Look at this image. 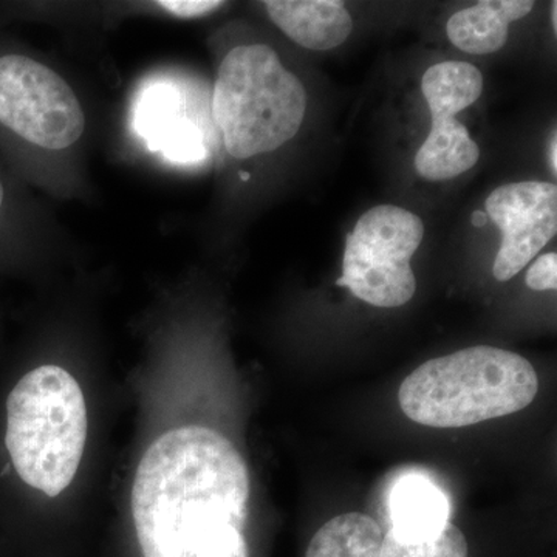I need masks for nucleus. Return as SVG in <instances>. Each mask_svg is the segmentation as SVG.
Returning a JSON list of instances; mask_svg holds the SVG:
<instances>
[{
	"mask_svg": "<svg viewBox=\"0 0 557 557\" xmlns=\"http://www.w3.org/2000/svg\"><path fill=\"white\" fill-rule=\"evenodd\" d=\"M424 237V223L408 209L380 205L359 218L348 233L343 274L346 287L369 306L395 309L416 296L410 260Z\"/></svg>",
	"mask_w": 557,
	"mask_h": 557,
	"instance_id": "5",
	"label": "nucleus"
},
{
	"mask_svg": "<svg viewBox=\"0 0 557 557\" xmlns=\"http://www.w3.org/2000/svg\"><path fill=\"white\" fill-rule=\"evenodd\" d=\"M383 531L370 516L347 512L329 520L311 539L306 557H380Z\"/></svg>",
	"mask_w": 557,
	"mask_h": 557,
	"instance_id": "13",
	"label": "nucleus"
},
{
	"mask_svg": "<svg viewBox=\"0 0 557 557\" xmlns=\"http://www.w3.org/2000/svg\"><path fill=\"white\" fill-rule=\"evenodd\" d=\"M247 463L214 429L183 426L139 461L132 516L143 557H249Z\"/></svg>",
	"mask_w": 557,
	"mask_h": 557,
	"instance_id": "1",
	"label": "nucleus"
},
{
	"mask_svg": "<svg viewBox=\"0 0 557 557\" xmlns=\"http://www.w3.org/2000/svg\"><path fill=\"white\" fill-rule=\"evenodd\" d=\"M0 124L39 148L62 150L78 141L86 115L57 72L7 54L0 58Z\"/></svg>",
	"mask_w": 557,
	"mask_h": 557,
	"instance_id": "6",
	"label": "nucleus"
},
{
	"mask_svg": "<svg viewBox=\"0 0 557 557\" xmlns=\"http://www.w3.org/2000/svg\"><path fill=\"white\" fill-rule=\"evenodd\" d=\"M557 3L553 2L552 5V17H553V28H555V32L557 30Z\"/></svg>",
	"mask_w": 557,
	"mask_h": 557,
	"instance_id": "19",
	"label": "nucleus"
},
{
	"mask_svg": "<svg viewBox=\"0 0 557 557\" xmlns=\"http://www.w3.org/2000/svg\"><path fill=\"white\" fill-rule=\"evenodd\" d=\"M486 215L502 233L493 274L518 276L557 233V188L553 183H508L486 199Z\"/></svg>",
	"mask_w": 557,
	"mask_h": 557,
	"instance_id": "8",
	"label": "nucleus"
},
{
	"mask_svg": "<svg viewBox=\"0 0 557 557\" xmlns=\"http://www.w3.org/2000/svg\"><path fill=\"white\" fill-rule=\"evenodd\" d=\"M557 141L556 134L553 135L552 143H549V166H552L553 174H557V157H556Z\"/></svg>",
	"mask_w": 557,
	"mask_h": 557,
	"instance_id": "17",
	"label": "nucleus"
},
{
	"mask_svg": "<svg viewBox=\"0 0 557 557\" xmlns=\"http://www.w3.org/2000/svg\"><path fill=\"white\" fill-rule=\"evenodd\" d=\"M528 288L534 292H555L557 288V255L547 252L530 267L527 273Z\"/></svg>",
	"mask_w": 557,
	"mask_h": 557,
	"instance_id": "15",
	"label": "nucleus"
},
{
	"mask_svg": "<svg viewBox=\"0 0 557 557\" xmlns=\"http://www.w3.org/2000/svg\"><path fill=\"white\" fill-rule=\"evenodd\" d=\"M537 392L530 361L502 348L478 346L421 364L403 381L398 399L416 423L457 429L519 412Z\"/></svg>",
	"mask_w": 557,
	"mask_h": 557,
	"instance_id": "2",
	"label": "nucleus"
},
{
	"mask_svg": "<svg viewBox=\"0 0 557 557\" xmlns=\"http://www.w3.org/2000/svg\"><path fill=\"white\" fill-rule=\"evenodd\" d=\"M271 21L309 50L327 51L346 42L354 21L339 0H269Z\"/></svg>",
	"mask_w": 557,
	"mask_h": 557,
	"instance_id": "10",
	"label": "nucleus"
},
{
	"mask_svg": "<svg viewBox=\"0 0 557 557\" xmlns=\"http://www.w3.org/2000/svg\"><path fill=\"white\" fill-rule=\"evenodd\" d=\"M392 536L406 542L438 536L450 522L449 502L434 483L420 475L399 480L388 497Z\"/></svg>",
	"mask_w": 557,
	"mask_h": 557,
	"instance_id": "11",
	"label": "nucleus"
},
{
	"mask_svg": "<svg viewBox=\"0 0 557 557\" xmlns=\"http://www.w3.org/2000/svg\"><path fill=\"white\" fill-rule=\"evenodd\" d=\"M421 90L431 110L432 126L413 164L429 182L456 178L472 170L480 159L478 143L456 116L479 100L482 73L469 62H440L424 72Z\"/></svg>",
	"mask_w": 557,
	"mask_h": 557,
	"instance_id": "7",
	"label": "nucleus"
},
{
	"mask_svg": "<svg viewBox=\"0 0 557 557\" xmlns=\"http://www.w3.org/2000/svg\"><path fill=\"white\" fill-rule=\"evenodd\" d=\"M137 129L150 149L160 150L168 159L189 163L203 157L200 131L186 116L178 90L172 84L157 83L143 91Z\"/></svg>",
	"mask_w": 557,
	"mask_h": 557,
	"instance_id": "9",
	"label": "nucleus"
},
{
	"mask_svg": "<svg viewBox=\"0 0 557 557\" xmlns=\"http://www.w3.org/2000/svg\"><path fill=\"white\" fill-rule=\"evenodd\" d=\"M157 5L182 20H193V17L214 13L225 3L215 2V0H163V2H157Z\"/></svg>",
	"mask_w": 557,
	"mask_h": 557,
	"instance_id": "16",
	"label": "nucleus"
},
{
	"mask_svg": "<svg viewBox=\"0 0 557 557\" xmlns=\"http://www.w3.org/2000/svg\"><path fill=\"white\" fill-rule=\"evenodd\" d=\"M3 201V186L2 183H0V207H2Z\"/></svg>",
	"mask_w": 557,
	"mask_h": 557,
	"instance_id": "20",
	"label": "nucleus"
},
{
	"mask_svg": "<svg viewBox=\"0 0 557 557\" xmlns=\"http://www.w3.org/2000/svg\"><path fill=\"white\" fill-rule=\"evenodd\" d=\"M487 215L486 212H474L472 214V225L478 226V228H482V226H485L487 223Z\"/></svg>",
	"mask_w": 557,
	"mask_h": 557,
	"instance_id": "18",
	"label": "nucleus"
},
{
	"mask_svg": "<svg viewBox=\"0 0 557 557\" xmlns=\"http://www.w3.org/2000/svg\"><path fill=\"white\" fill-rule=\"evenodd\" d=\"M531 0H482L450 16L446 33L453 46L469 54L496 53L507 44L511 22L533 10Z\"/></svg>",
	"mask_w": 557,
	"mask_h": 557,
	"instance_id": "12",
	"label": "nucleus"
},
{
	"mask_svg": "<svg viewBox=\"0 0 557 557\" xmlns=\"http://www.w3.org/2000/svg\"><path fill=\"white\" fill-rule=\"evenodd\" d=\"M306 110L304 84L271 47H236L220 64L212 115L234 159H251L284 146L298 134Z\"/></svg>",
	"mask_w": 557,
	"mask_h": 557,
	"instance_id": "4",
	"label": "nucleus"
},
{
	"mask_svg": "<svg viewBox=\"0 0 557 557\" xmlns=\"http://www.w3.org/2000/svg\"><path fill=\"white\" fill-rule=\"evenodd\" d=\"M380 557H468V542L460 528L449 522L438 536L406 542L388 533L383 536Z\"/></svg>",
	"mask_w": 557,
	"mask_h": 557,
	"instance_id": "14",
	"label": "nucleus"
},
{
	"mask_svg": "<svg viewBox=\"0 0 557 557\" xmlns=\"http://www.w3.org/2000/svg\"><path fill=\"white\" fill-rule=\"evenodd\" d=\"M86 442V398L67 370L40 366L11 391L5 445L27 485L60 496L75 479Z\"/></svg>",
	"mask_w": 557,
	"mask_h": 557,
	"instance_id": "3",
	"label": "nucleus"
}]
</instances>
